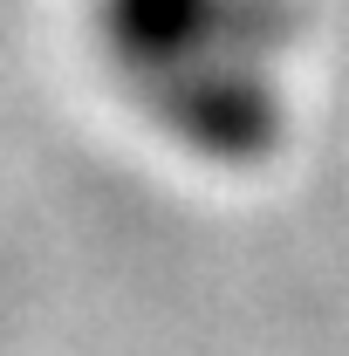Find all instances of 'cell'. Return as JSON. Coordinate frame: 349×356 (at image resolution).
<instances>
[{"label": "cell", "instance_id": "1", "mask_svg": "<svg viewBox=\"0 0 349 356\" xmlns=\"http://www.w3.org/2000/svg\"><path fill=\"white\" fill-rule=\"evenodd\" d=\"M117 62L137 69L144 103L213 158H254L281 137L261 62L281 14L267 0H110Z\"/></svg>", "mask_w": 349, "mask_h": 356}]
</instances>
